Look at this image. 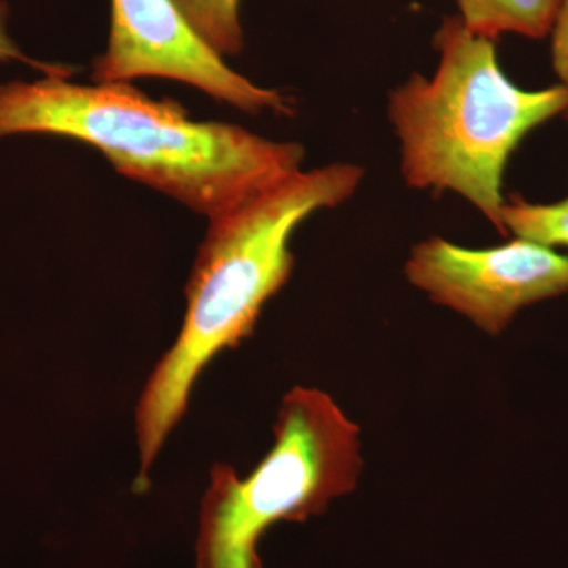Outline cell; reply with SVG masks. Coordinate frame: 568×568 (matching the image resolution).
I'll list each match as a JSON object with an SVG mask.
<instances>
[{
    "label": "cell",
    "mask_w": 568,
    "mask_h": 568,
    "mask_svg": "<svg viewBox=\"0 0 568 568\" xmlns=\"http://www.w3.org/2000/svg\"><path fill=\"white\" fill-rule=\"evenodd\" d=\"M500 233L549 248H568V194L547 204L530 203L521 196L507 200Z\"/></svg>",
    "instance_id": "9c48e42d"
},
{
    "label": "cell",
    "mask_w": 568,
    "mask_h": 568,
    "mask_svg": "<svg viewBox=\"0 0 568 568\" xmlns=\"http://www.w3.org/2000/svg\"><path fill=\"white\" fill-rule=\"evenodd\" d=\"M185 20L201 40L222 58H233L244 50L242 0H174Z\"/></svg>",
    "instance_id": "ba28073f"
},
{
    "label": "cell",
    "mask_w": 568,
    "mask_h": 568,
    "mask_svg": "<svg viewBox=\"0 0 568 568\" xmlns=\"http://www.w3.org/2000/svg\"><path fill=\"white\" fill-rule=\"evenodd\" d=\"M405 274L435 304L495 336L521 310L568 293V254L519 237L491 248L429 237L414 246Z\"/></svg>",
    "instance_id": "5b68a950"
},
{
    "label": "cell",
    "mask_w": 568,
    "mask_h": 568,
    "mask_svg": "<svg viewBox=\"0 0 568 568\" xmlns=\"http://www.w3.org/2000/svg\"><path fill=\"white\" fill-rule=\"evenodd\" d=\"M358 164L332 163L298 171L209 220L207 234L186 284L181 332L156 362L136 406L140 473L134 491L144 493L153 463L185 416L194 384L205 366L253 335L264 305L294 268L291 239L313 213L338 207L364 182Z\"/></svg>",
    "instance_id": "7a4b0ae2"
},
{
    "label": "cell",
    "mask_w": 568,
    "mask_h": 568,
    "mask_svg": "<svg viewBox=\"0 0 568 568\" xmlns=\"http://www.w3.org/2000/svg\"><path fill=\"white\" fill-rule=\"evenodd\" d=\"M9 3L6 0H0V63L6 62H21L26 65L33 67V69L43 71L47 77H62L70 78L73 69L63 63H48L36 61L22 52L21 48L14 43L9 33Z\"/></svg>",
    "instance_id": "30bf717a"
},
{
    "label": "cell",
    "mask_w": 568,
    "mask_h": 568,
    "mask_svg": "<svg viewBox=\"0 0 568 568\" xmlns=\"http://www.w3.org/2000/svg\"><path fill=\"white\" fill-rule=\"evenodd\" d=\"M551 65L558 84L568 88V0H559L551 33Z\"/></svg>",
    "instance_id": "8fae6325"
},
{
    "label": "cell",
    "mask_w": 568,
    "mask_h": 568,
    "mask_svg": "<svg viewBox=\"0 0 568 568\" xmlns=\"http://www.w3.org/2000/svg\"><path fill=\"white\" fill-rule=\"evenodd\" d=\"M274 446L246 477L213 465L197 519L196 568H263L261 538L276 523H304L349 495L362 473L361 429L331 395L283 396Z\"/></svg>",
    "instance_id": "277c9868"
},
{
    "label": "cell",
    "mask_w": 568,
    "mask_h": 568,
    "mask_svg": "<svg viewBox=\"0 0 568 568\" xmlns=\"http://www.w3.org/2000/svg\"><path fill=\"white\" fill-rule=\"evenodd\" d=\"M469 31L496 40L504 33L545 39L551 33L559 0H457Z\"/></svg>",
    "instance_id": "52a82bcc"
},
{
    "label": "cell",
    "mask_w": 568,
    "mask_h": 568,
    "mask_svg": "<svg viewBox=\"0 0 568 568\" xmlns=\"http://www.w3.org/2000/svg\"><path fill=\"white\" fill-rule=\"evenodd\" d=\"M432 77L414 73L388 97L399 166L416 190L450 192L503 231L504 175L530 132L568 111V88H519L500 69L495 40L448 17L436 33Z\"/></svg>",
    "instance_id": "3957f363"
},
{
    "label": "cell",
    "mask_w": 568,
    "mask_h": 568,
    "mask_svg": "<svg viewBox=\"0 0 568 568\" xmlns=\"http://www.w3.org/2000/svg\"><path fill=\"white\" fill-rule=\"evenodd\" d=\"M564 118H566V121L568 122V111L564 114Z\"/></svg>",
    "instance_id": "7c38bea8"
},
{
    "label": "cell",
    "mask_w": 568,
    "mask_h": 568,
    "mask_svg": "<svg viewBox=\"0 0 568 568\" xmlns=\"http://www.w3.org/2000/svg\"><path fill=\"white\" fill-rule=\"evenodd\" d=\"M92 78L95 82L163 78L193 85L246 114L294 112L293 99L231 69L197 37L174 0H111L110 37L93 63Z\"/></svg>",
    "instance_id": "8992f818"
},
{
    "label": "cell",
    "mask_w": 568,
    "mask_h": 568,
    "mask_svg": "<svg viewBox=\"0 0 568 568\" xmlns=\"http://www.w3.org/2000/svg\"><path fill=\"white\" fill-rule=\"evenodd\" d=\"M51 134L84 142L115 171L216 219L302 171L305 149L222 122L194 121L181 103L130 82L69 78L0 85V138Z\"/></svg>",
    "instance_id": "6da1fadb"
}]
</instances>
